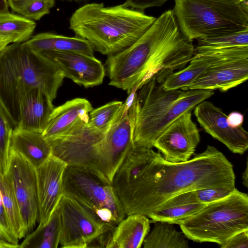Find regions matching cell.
I'll list each match as a JSON object with an SVG mask.
<instances>
[{
	"label": "cell",
	"mask_w": 248,
	"mask_h": 248,
	"mask_svg": "<svg viewBox=\"0 0 248 248\" xmlns=\"http://www.w3.org/2000/svg\"><path fill=\"white\" fill-rule=\"evenodd\" d=\"M233 165L216 148L208 145L202 153L184 162H171L161 154L132 147L112 180L126 216H148L163 202L191 190L235 187Z\"/></svg>",
	"instance_id": "cell-1"
},
{
	"label": "cell",
	"mask_w": 248,
	"mask_h": 248,
	"mask_svg": "<svg viewBox=\"0 0 248 248\" xmlns=\"http://www.w3.org/2000/svg\"><path fill=\"white\" fill-rule=\"evenodd\" d=\"M192 42L181 31L173 10L166 11L133 44L108 56V84L128 94L154 77L164 82L189 63L194 53Z\"/></svg>",
	"instance_id": "cell-2"
},
{
	"label": "cell",
	"mask_w": 248,
	"mask_h": 248,
	"mask_svg": "<svg viewBox=\"0 0 248 248\" xmlns=\"http://www.w3.org/2000/svg\"><path fill=\"white\" fill-rule=\"evenodd\" d=\"M156 19L124 4L105 7L103 3H92L73 14L69 28L76 36L87 40L93 50L108 56L133 44Z\"/></svg>",
	"instance_id": "cell-3"
},
{
	"label": "cell",
	"mask_w": 248,
	"mask_h": 248,
	"mask_svg": "<svg viewBox=\"0 0 248 248\" xmlns=\"http://www.w3.org/2000/svg\"><path fill=\"white\" fill-rule=\"evenodd\" d=\"M64 76L59 67L41 52L23 43L8 45L0 53V102L16 127L17 98L28 88H38L53 102Z\"/></svg>",
	"instance_id": "cell-4"
},
{
	"label": "cell",
	"mask_w": 248,
	"mask_h": 248,
	"mask_svg": "<svg viewBox=\"0 0 248 248\" xmlns=\"http://www.w3.org/2000/svg\"><path fill=\"white\" fill-rule=\"evenodd\" d=\"M173 11L191 42L248 30V0H175Z\"/></svg>",
	"instance_id": "cell-5"
},
{
	"label": "cell",
	"mask_w": 248,
	"mask_h": 248,
	"mask_svg": "<svg viewBox=\"0 0 248 248\" xmlns=\"http://www.w3.org/2000/svg\"><path fill=\"white\" fill-rule=\"evenodd\" d=\"M178 225L189 239L220 246L236 233L248 230V196L235 187L228 196L207 204Z\"/></svg>",
	"instance_id": "cell-6"
},
{
	"label": "cell",
	"mask_w": 248,
	"mask_h": 248,
	"mask_svg": "<svg viewBox=\"0 0 248 248\" xmlns=\"http://www.w3.org/2000/svg\"><path fill=\"white\" fill-rule=\"evenodd\" d=\"M62 192L113 227L126 216L112 183L92 169L67 165Z\"/></svg>",
	"instance_id": "cell-7"
},
{
	"label": "cell",
	"mask_w": 248,
	"mask_h": 248,
	"mask_svg": "<svg viewBox=\"0 0 248 248\" xmlns=\"http://www.w3.org/2000/svg\"><path fill=\"white\" fill-rule=\"evenodd\" d=\"M57 207L61 223V248H105L114 227L103 222L76 200L65 195L62 194Z\"/></svg>",
	"instance_id": "cell-8"
},
{
	"label": "cell",
	"mask_w": 248,
	"mask_h": 248,
	"mask_svg": "<svg viewBox=\"0 0 248 248\" xmlns=\"http://www.w3.org/2000/svg\"><path fill=\"white\" fill-rule=\"evenodd\" d=\"M89 122L80 120L67 132L47 140L52 155L68 166L88 167L100 173V151L105 131Z\"/></svg>",
	"instance_id": "cell-9"
},
{
	"label": "cell",
	"mask_w": 248,
	"mask_h": 248,
	"mask_svg": "<svg viewBox=\"0 0 248 248\" xmlns=\"http://www.w3.org/2000/svg\"><path fill=\"white\" fill-rule=\"evenodd\" d=\"M4 175L14 190L27 233L30 232L39 217L35 168L18 153L10 149Z\"/></svg>",
	"instance_id": "cell-10"
},
{
	"label": "cell",
	"mask_w": 248,
	"mask_h": 248,
	"mask_svg": "<svg viewBox=\"0 0 248 248\" xmlns=\"http://www.w3.org/2000/svg\"><path fill=\"white\" fill-rule=\"evenodd\" d=\"M128 111L123 102L105 132L100 149V171L112 183L133 142V125Z\"/></svg>",
	"instance_id": "cell-11"
},
{
	"label": "cell",
	"mask_w": 248,
	"mask_h": 248,
	"mask_svg": "<svg viewBox=\"0 0 248 248\" xmlns=\"http://www.w3.org/2000/svg\"><path fill=\"white\" fill-rule=\"evenodd\" d=\"M200 141L196 124L191 111L185 112L170 123L157 138L153 147L171 162H184L194 154Z\"/></svg>",
	"instance_id": "cell-12"
},
{
	"label": "cell",
	"mask_w": 248,
	"mask_h": 248,
	"mask_svg": "<svg viewBox=\"0 0 248 248\" xmlns=\"http://www.w3.org/2000/svg\"><path fill=\"white\" fill-rule=\"evenodd\" d=\"M248 78V50L224 56L211 65L188 90H219L226 92Z\"/></svg>",
	"instance_id": "cell-13"
},
{
	"label": "cell",
	"mask_w": 248,
	"mask_h": 248,
	"mask_svg": "<svg viewBox=\"0 0 248 248\" xmlns=\"http://www.w3.org/2000/svg\"><path fill=\"white\" fill-rule=\"evenodd\" d=\"M194 108V114L200 126L232 152L242 155L248 150V132L242 126L231 127L227 122V115L222 109L205 100Z\"/></svg>",
	"instance_id": "cell-14"
},
{
	"label": "cell",
	"mask_w": 248,
	"mask_h": 248,
	"mask_svg": "<svg viewBox=\"0 0 248 248\" xmlns=\"http://www.w3.org/2000/svg\"><path fill=\"white\" fill-rule=\"evenodd\" d=\"M67 164L51 154L35 169L39 207L38 227L49 220L62 194V179Z\"/></svg>",
	"instance_id": "cell-15"
},
{
	"label": "cell",
	"mask_w": 248,
	"mask_h": 248,
	"mask_svg": "<svg viewBox=\"0 0 248 248\" xmlns=\"http://www.w3.org/2000/svg\"><path fill=\"white\" fill-rule=\"evenodd\" d=\"M41 52L59 67L64 78L78 85L89 88L103 81L104 66L93 55L75 51Z\"/></svg>",
	"instance_id": "cell-16"
},
{
	"label": "cell",
	"mask_w": 248,
	"mask_h": 248,
	"mask_svg": "<svg viewBox=\"0 0 248 248\" xmlns=\"http://www.w3.org/2000/svg\"><path fill=\"white\" fill-rule=\"evenodd\" d=\"M18 124L22 129L43 133L54 106L38 88L21 91L17 98Z\"/></svg>",
	"instance_id": "cell-17"
},
{
	"label": "cell",
	"mask_w": 248,
	"mask_h": 248,
	"mask_svg": "<svg viewBox=\"0 0 248 248\" xmlns=\"http://www.w3.org/2000/svg\"><path fill=\"white\" fill-rule=\"evenodd\" d=\"M214 94V91L211 90L193 89L184 91L168 114L152 126L134 143L139 146L153 148L155 140L170 123L185 112L191 111L198 104L211 97Z\"/></svg>",
	"instance_id": "cell-18"
},
{
	"label": "cell",
	"mask_w": 248,
	"mask_h": 248,
	"mask_svg": "<svg viewBox=\"0 0 248 248\" xmlns=\"http://www.w3.org/2000/svg\"><path fill=\"white\" fill-rule=\"evenodd\" d=\"M93 109L90 102L82 98L67 101L54 108L42 133L43 137L48 140L67 132L80 120L89 121V114Z\"/></svg>",
	"instance_id": "cell-19"
},
{
	"label": "cell",
	"mask_w": 248,
	"mask_h": 248,
	"mask_svg": "<svg viewBox=\"0 0 248 248\" xmlns=\"http://www.w3.org/2000/svg\"><path fill=\"white\" fill-rule=\"evenodd\" d=\"M151 220L140 214L126 216L109 234L105 248H140L150 232Z\"/></svg>",
	"instance_id": "cell-20"
},
{
	"label": "cell",
	"mask_w": 248,
	"mask_h": 248,
	"mask_svg": "<svg viewBox=\"0 0 248 248\" xmlns=\"http://www.w3.org/2000/svg\"><path fill=\"white\" fill-rule=\"evenodd\" d=\"M10 149L20 154L35 169L52 154L50 145L42 133L18 127L13 130Z\"/></svg>",
	"instance_id": "cell-21"
},
{
	"label": "cell",
	"mask_w": 248,
	"mask_h": 248,
	"mask_svg": "<svg viewBox=\"0 0 248 248\" xmlns=\"http://www.w3.org/2000/svg\"><path fill=\"white\" fill-rule=\"evenodd\" d=\"M31 49L41 51H75L93 55V49L86 40L67 37L51 32H42L23 43Z\"/></svg>",
	"instance_id": "cell-22"
},
{
	"label": "cell",
	"mask_w": 248,
	"mask_h": 248,
	"mask_svg": "<svg viewBox=\"0 0 248 248\" xmlns=\"http://www.w3.org/2000/svg\"><path fill=\"white\" fill-rule=\"evenodd\" d=\"M61 233L60 215L57 206L48 221L27 235L19 248H57L60 245Z\"/></svg>",
	"instance_id": "cell-23"
},
{
	"label": "cell",
	"mask_w": 248,
	"mask_h": 248,
	"mask_svg": "<svg viewBox=\"0 0 248 248\" xmlns=\"http://www.w3.org/2000/svg\"><path fill=\"white\" fill-rule=\"evenodd\" d=\"M154 227L145 237L144 248H188L187 241L172 224L155 222Z\"/></svg>",
	"instance_id": "cell-24"
},
{
	"label": "cell",
	"mask_w": 248,
	"mask_h": 248,
	"mask_svg": "<svg viewBox=\"0 0 248 248\" xmlns=\"http://www.w3.org/2000/svg\"><path fill=\"white\" fill-rule=\"evenodd\" d=\"M0 194L11 229L19 239L27 233L13 187L5 175L0 172Z\"/></svg>",
	"instance_id": "cell-25"
},
{
	"label": "cell",
	"mask_w": 248,
	"mask_h": 248,
	"mask_svg": "<svg viewBox=\"0 0 248 248\" xmlns=\"http://www.w3.org/2000/svg\"><path fill=\"white\" fill-rule=\"evenodd\" d=\"M35 22L9 12L0 13V35L10 37L13 43H23L31 37Z\"/></svg>",
	"instance_id": "cell-26"
},
{
	"label": "cell",
	"mask_w": 248,
	"mask_h": 248,
	"mask_svg": "<svg viewBox=\"0 0 248 248\" xmlns=\"http://www.w3.org/2000/svg\"><path fill=\"white\" fill-rule=\"evenodd\" d=\"M207 204L195 203L178 205L158 209L152 212L147 217L151 222H165L179 224L200 211Z\"/></svg>",
	"instance_id": "cell-27"
},
{
	"label": "cell",
	"mask_w": 248,
	"mask_h": 248,
	"mask_svg": "<svg viewBox=\"0 0 248 248\" xmlns=\"http://www.w3.org/2000/svg\"><path fill=\"white\" fill-rule=\"evenodd\" d=\"M9 6L18 15L39 20L48 14L54 6V0H8Z\"/></svg>",
	"instance_id": "cell-28"
},
{
	"label": "cell",
	"mask_w": 248,
	"mask_h": 248,
	"mask_svg": "<svg viewBox=\"0 0 248 248\" xmlns=\"http://www.w3.org/2000/svg\"><path fill=\"white\" fill-rule=\"evenodd\" d=\"M248 46V30L229 35L198 39L194 51Z\"/></svg>",
	"instance_id": "cell-29"
},
{
	"label": "cell",
	"mask_w": 248,
	"mask_h": 248,
	"mask_svg": "<svg viewBox=\"0 0 248 248\" xmlns=\"http://www.w3.org/2000/svg\"><path fill=\"white\" fill-rule=\"evenodd\" d=\"M14 128L10 117L0 102V172L2 174H5L6 171Z\"/></svg>",
	"instance_id": "cell-30"
},
{
	"label": "cell",
	"mask_w": 248,
	"mask_h": 248,
	"mask_svg": "<svg viewBox=\"0 0 248 248\" xmlns=\"http://www.w3.org/2000/svg\"><path fill=\"white\" fill-rule=\"evenodd\" d=\"M123 102L120 101L110 102L93 109L89 113V124L93 127L105 131L110 125Z\"/></svg>",
	"instance_id": "cell-31"
},
{
	"label": "cell",
	"mask_w": 248,
	"mask_h": 248,
	"mask_svg": "<svg viewBox=\"0 0 248 248\" xmlns=\"http://www.w3.org/2000/svg\"><path fill=\"white\" fill-rule=\"evenodd\" d=\"M234 188L212 187L194 190L193 191L198 202L208 204L228 196Z\"/></svg>",
	"instance_id": "cell-32"
},
{
	"label": "cell",
	"mask_w": 248,
	"mask_h": 248,
	"mask_svg": "<svg viewBox=\"0 0 248 248\" xmlns=\"http://www.w3.org/2000/svg\"><path fill=\"white\" fill-rule=\"evenodd\" d=\"M0 237L6 241L16 244L19 245V239L13 232L7 217L2 205L1 196L0 194Z\"/></svg>",
	"instance_id": "cell-33"
},
{
	"label": "cell",
	"mask_w": 248,
	"mask_h": 248,
	"mask_svg": "<svg viewBox=\"0 0 248 248\" xmlns=\"http://www.w3.org/2000/svg\"><path fill=\"white\" fill-rule=\"evenodd\" d=\"M221 248H248V230L244 231L233 235L224 244Z\"/></svg>",
	"instance_id": "cell-34"
},
{
	"label": "cell",
	"mask_w": 248,
	"mask_h": 248,
	"mask_svg": "<svg viewBox=\"0 0 248 248\" xmlns=\"http://www.w3.org/2000/svg\"><path fill=\"white\" fill-rule=\"evenodd\" d=\"M169 0H126L124 4L128 7L143 11L152 7L163 5Z\"/></svg>",
	"instance_id": "cell-35"
},
{
	"label": "cell",
	"mask_w": 248,
	"mask_h": 248,
	"mask_svg": "<svg viewBox=\"0 0 248 248\" xmlns=\"http://www.w3.org/2000/svg\"><path fill=\"white\" fill-rule=\"evenodd\" d=\"M244 115L237 111H233L227 115L229 124L232 127L237 128L242 126L244 122Z\"/></svg>",
	"instance_id": "cell-36"
},
{
	"label": "cell",
	"mask_w": 248,
	"mask_h": 248,
	"mask_svg": "<svg viewBox=\"0 0 248 248\" xmlns=\"http://www.w3.org/2000/svg\"><path fill=\"white\" fill-rule=\"evenodd\" d=\"M11 43H13V41L10 37L0 35V53L8 45Z\"/></svg>",
	"instance_id": "cell-37"
},
{
	"label": "cell",
	"mask_w": 248,
	"mask_h": 248,
	"mask_svg": "<svg viewBox=\"0 0 248 248\" xmlns=\"http://www.w3.org/2000/svg\"><path fill=\"white\" fill-rule=\"evenodd\" d=\"M19 245L11 243L0 237V248H17Z\"/></svg>",
	"instance_id": "cell-38"
},
{
	"label": "cell",
	"mask_w": 248,
	"mask_h": 248,
	"mask_svg": "<svg viewBox=\"0 0 248 248\" xmlns=\"http://www.w3.org/2000/svg\"><path fill=\"white\" fill-rule=\"evenodd\" d=\"M242 178L243 180V184L244 186L248 187V161L246 163V168L243 171L242 175Z\"/></svg>",
	"instance_id": "cell-39"
},
{
	"label": "cell",
	"mask_w": 248,
	"mask_h": 248,
	"mask_svg": "<svg viewBox=\"0 0 248 248\" xmlns=\"http://www.w3.org/2000/svg\"><path fill=\"white\" fill-rule=\"evenodd\" d=\"M8 3L7 0H0V13L9 12Z\"/></svg>",
	"instance_id": "cell-40"
},
{
	"label": "cell",
	"mask_w": 248,
	"mask_h": 248,
	"mask_svg": "<svg viewBox=\"0 0 248 248\" xmlns=\"http://www.w3.org/2000/svg\"><path fill=\"white\" fill-rule=\"evenodd\" d=\"M236 0L239 1H244L246 0Z\"/></svg>",
	"instance_id": "cell-41"
}]
</instances>
